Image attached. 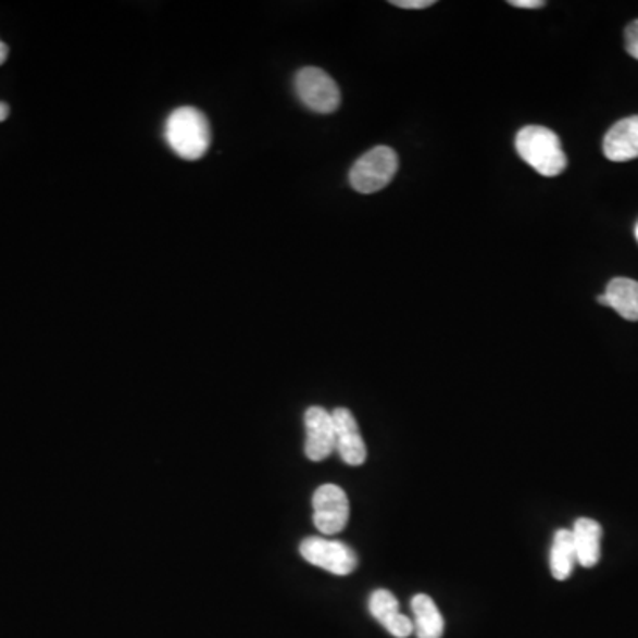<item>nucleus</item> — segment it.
<instances>
[{
	"label": "nucleus",
	"instance_id": "1",
	"mask_svg": "<svg viewBox=\"0 0 638 638\" xmlns=\"http://www.w3.org/2000/svg\"><path fill=\"white\" fill-rule=\"evenodd\" d=\"M165 137L174 153L196 162L207 154L212 145V128L207 115L193 107H179L168 115Z\"/></svg>",
	"mask_w": 638,
	"mask_h": 638
},
{
	"label": "nucleus",
	"instance_id": "2",
	"mask_svg": "<svg viewBox=\"0 0 638 638\" xmlns=\"http://www.w3.org/2000/svg\"><path fill=\"white\" fill-rule=\"evenodd\" d=\"M514 145L520 159L545 178H555L566 171V153L555 132L545 126H525L516 135Z\"/></svg>",
	"mask_w": 638,
	"mask_h": 638
},
{
	"label": "nucleus",
	"instance_id": "3",
	"mask_svg": "<svg viewBox=\"0 0 638 638\" xmlns=\"http://www.w3.org/2000/svg\"><path fill=\"white\" fill-rule=\"evenodd\" d=\"M398 154L389 146H376L356 160L350 171L351 187L359 193L384 190L398 173Z\"/></svg>",
	"mask_w": 638,
	"mask_h": 638
},
{
	"label": "nucleus",
	"instance_id": "4",
	"mask_svg": "<svg viewBox=\"0 0 638 638\" xmlns=\"http://www.w3.org/2000/svg\"><path fill=\"white\" fill-rule=\"evenodd\" d=\"M297 95L303 105L317 114H331L341 105V91L336 80L320 67H303L295 78Z\"/></svg>",
	"mask_w": 638,
	"mask_h": 638
},
{
	"label": "nucleus",
	"instance_id": "5",
	"mask_svg": "<svg viewBox=\"0 0 638 638\" xmlns=\"http://www.w3.org/2000/svg\"><path fill=\"white\" fill-rule=\"evenodd\" d=\"M300 553L309 564L322 567L331 575H350L359 566L356 553L341 541H330L325 538L303 539Z\"/></svg>",
	"mask_w": 638,
	"mask_h": 638
},
{
	"label": "nucleus",
	"instance_id": "6",
	"mask_svg": "<svg viewBox=\"0 0 638 638\" xmlns=\"http://www.w3.org/2000/svg\"><path fill=\"white\" fill-rule=\"evenodd\" d=\"M314 525L327 536L341 533L350 518V502L345 490L336 485H323L312 497Z\"/></svg>",
	"mask_w": 638,
	"mask_h": 638
},
{
	"label": "nucleus",
	"instance_id": "7",
	"mask_svg": "<svg viewBox=\"0 0 638 638\" xmlns=\"http://www.w3.org/2000/svg\"><path fill=\"white\" fill-rule=\"evenodd\" d=\"M305 456L323 461L336 451V429L331 413L322 406H311L305 412Z\"/></svg>",
	"mask_w": 638,
	"mask_h": 638
},
{
	"label": "nucleus",
	"instance_id": "8",
	"mask_svg": "<svg viewBox=\"0 0 638 638\" xmlns=\"http://www.w3.org/2000/svg\"><path fill=\"white\" fill-rule=\"evenodd\" d=\"M334 429H336V451L346 465L361 466L367 458V447L362 438L356 418L348 409H336L331 412Z\"/></svg>",
	"mask_w": 638,
	"mask_h": 638
},
{
	"label": "nucleus",
	"instance_id": "9",
	"mask_svg": "<svg viewBox=\"0 0 638 638\" xmlns=\"http://www.w3.org/2000/svg\"><path fill=\"white\" fill-rule=\"evenodd\" d=\"M370 612L392 637L409 638L413 634L412 620L401 614L398 598L390 590L378 589L371 595Z\"/></svg>",
	"mask_w": 638,
	"mask_h": 638
},
{
	"label": "nucleus",
	"instance_id": "10",
	"mask_svg": "<svg viewBox=\"0 0 638 638\" xmlns=\"http://www.w3.org/2000/svg\"><path fill=\"white\" fill-rule=\"evenodd\" d=\"M603 153L610 162H629L638 159V115L617 121L606 132Z\"/></svg>",
	"mask_w": 638,
	"mask_h": 638
},
{
	"label": "nucleus",
	"instance_id": "11",
	"mask_svg": "<svg viewBox=\"0 0 638 638\" xmlns=\"http://www.w3.org/2000/svg\"><path fill=\"white\" fill-rule=\"evenodd\" d=\"M598 302L614 309L628 322H638V283L634 278L615 277L606 286L605 293L598 297Z\"/></svg>",
	"mask_w": 638,
	"mask_h": 638
},
{
	"label": "nucleus",
	"instance_id": "12",
	"mask_svg": "<svg viewBox=\"0 0 638 638\" xmlns=\"http://www.w3.org/2000/svg\"><path fill=\"white\" fill-rule=\"evenodd\" d=\"M576 561L584 567H595L601 559V536L603 528L590 518H578L573 527Z\"/></svg>",
	"mask_w": 638,
	"mask_h": 638
},
{
	"label": "nucleus",
	"instance_id": "13",
	"mask_svg": "<svg viewBox=\"0 0 638 638\" xmlns=\"http://www.w3.org/2000/svg\"><path fill=\"white\" fill-rule=\"evenodd\" d=\"M413 631L417 638H442L443 617L427 595L413 596Z\"/></svg>",
	"mask_w": 638,
	"mask_h": 638
},
{
	"label": "nucleus",
	"instance_id": "14",
	"mask_svg": "<svg viewBox=\"0 0 638 638\" xmlns=\"http://www.w3.org/2000/svg\"><path fill=\"white\" fill-rule=\"evenodd\" d=\"M575 541L572 530L559 528L553 536L552 552H550V572L555 580H567L572 576L576 564Z\"/></svg>",
	"mask_w": 638,
	"mask_h": 638
},
{
	"label": "nucleus",
	"instance_id": "15",
	"mask_svg": "<svg viewBox=\"0 0 638 638\" xmlns=\"http://www.w3.org/2000/svg\"><path fill=\"white\" fill-rule=\"evenodd\" d=\"M626 50H628L631 58L638 61V20H635L634 24H629L626 27Z\"/></svg>",
	"mask_w": 638,
	"mask_h": 638
},
{
	"label": "nucleus",
	"instance_id": "16",
	"mask_svg": "<svg viewBox=\"0 0 638 638\" xmlns=\"http://www.w3.org/2000/svg\"><path fill=\"white\" fill-rule=\"evenodd\" d=\"M392 4L401 10H424L435 4V0H392Z\"/></svg>",
	"mask_w": 638,
	"mask_h": 638
},
{
	"label": "nucleus",
	"instance_id": "17",
	"mask_svg": "<svg viewBox=\"0 0 638 638\" xmlns=\"http://www.w3.org/2000/svg\"><path fill=\"white\" fill-rule=\"evenodd\" d=\"M509 4L513 8H522V10H538L545 5V2L542 0H511Z\"/></svg>",
	"mask_w": 638,
	"mask_h": 638
},
{
	"label": "nucleus",
	"instance_id": "18",
	"mask_svg": "<svg viewBox=\"0 0 638 638\" xmlns=\"http://www.w3.org/2000/svg\"><path fill=\"white\" fill-rule=\"evenodd\" d=\"M8 115H10V107L5 105L4 101H0V123L5 121Z\"/></svg>",
	"mask_w": 638,
	"mask_h": 638
},
{
	"label": "nucleus",
	"instance_id": "19",
	"mask_svg": "<svg viewBox=\"0 0 638 638\" xmlns=\"http://www.w3.org/2000/svg\"><path fill=\"white\" fill-rule=\"evenodd\" d=\"M8 53H10L8 45L2 43V41H0V64H4L5 59H8Z\"/></svg>",
	"mask_w": 638,
	"mask_h": 638
},
{
	"label": "nucleus",
	"instance_id": "20",
	"mask_svg": "<svg viewBox=\"0 0 638 638\" xmlns=\"http://www.w3.org/2000/svg\"><path fill=\"white\" fill-rule=\"evenodd\" d=\"M635 238H637V241H638V222H637V226H635Z\"/></svg>",
	"mask_w": 638,
	"mask_h": 638
}]
</instances>
